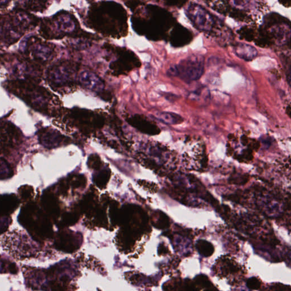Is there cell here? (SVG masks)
Here are the masks:
<instances>
[{"label": "cell", "mask_w": 291, "mask_h": 291, "mask_svg": "<svg viewBox=\"0 0 291 291\" xmlns=\"http://www.w3.org/2000/svg\"><path fill=\"white\" fill-rule=\"evenodd\" d=\"M192 38V33L190 31L182 26H179L173 31L171 42L175 46H183L189 44Z\"/></svg>", "instance_id": "8"}, {"label": "cell", "mask_w": 291, "mask_h": 291, "mask_svg": "<svg viewBox=\"0 0 291 291\" xmlns=\"http://www.w3.org/2000/svg\"><path fill=\"white\" fill-rule=\"evenodd\" d=\"M74 71L66 65L55 66L51 68L48 74L51 84L55 87H62L69 83L72 78Z\"/></svg>", "instance_id": "4"}, {"label": "cell", "mask_w": 291, "mask_h": 291, "mask_svg": "<svg viewBox=\"0 0 291 291\" xmlns=\"http://www.w3.org/2000/svg\"><path fill=\"white\" fill-rule=\"evenodd\" d=\"M9 2V0H0V7L6 5Z\"/></svg>", "instance_id": "18"}, {"label": "cell", "mask_w": 291, "mask_h": 291, "mask_svg": "<svg viewBox=\"0 0 291 291\" xmlns=\"http://www.w3.org/2000/svg\"><path fill=\"white\" fill-rule=\"evenodd\" d=\"M0 246L12 258L19 260L36 258L41 250L39 243L25 230L17 229L0 237Z\"/></svg>", "instance_id": "1"}, {"label": "cell", "mask_w": 291, "mask_h": 291, "mask_svg": "<svg viewBox=\"0 0 291 291\" xmlns=\"http://www.w3.org/2000/svg\"><path fill=\"white\" fill-rule=\"evenodd\" d=\"M156 118L162 122L168 125H177L183 122V119L176 113L171 112H160L156 114Z\"/></svg>", "instance_id": "10"}, {"label": "cell", "mask_w": 291, "mask_h": 291, "mask_svg": "<svg viewBox=\"0 0 291 291\" xmlns=\"http://www.w3.org/2000/svg\"><path fill=\"white\" fill-rule=\"evenodd\" d=\"M14 126L7 123L0 124V151L11 148L18 139V135Z\"/></svg>", "instance_id": "6"}, {"label": "cell", "mask_w": 291, "mask_h": 291, "mask_svg": "<svg viewBox=\"0 0 291 291\" xmlns=\"http://www.w3.org/2000/svg\"><path fill=\"white\" fill-rule=\"evenodd\" d=\"M187 15L195 27L202 31H211L214 25L212 17L202 7L191 4L188 8Z\"/></svg>", "instance_id": "3"}, {"label": "cell", "mask_w": 291, "mask_h": 291, "mask_svg": "<svg viewBox=\"0 0 291 291\" xmlns=\"http://www.w3.org/2000/svg\"><path fill=\"white\" fill-rule=\"evenodd\" d=\"M204 71V58L200 55H192L183 60L178 66L170 68L168 73L171 76H179L189 83L200 79Z\"/></svg>", "instance_id": "2"}, {"label": "cell", "mask_w": 291, "mask_h": 291, "mask_svg": "<svg viewBox=\"0 0 291 291\" xmlns=\"http://www.w3.org/2000/svg\"><path fill=\"white\" fill-rule=\"evenodd\" d=\"M196 249L199 254L205 257L211 256L214 252V247L211 243L207 241L199 240L196 244Z\"/></svg>", "instance_id": "13"}, {"label": "cell", "mask_w": 291, "mask_h": 291, "mask_svg": "<svg viewBox=\"0 0 291 291\" xmlns=\"http://www.w3.org/2000/svg\"><path fill=\"white\" fill-rule=\"evenodd\" d=\"M234 52L237 57L246 61H252L258 55V51L254 47L242 43L235 46Z\"/></svg>", "instance_id": "9"}, {"label": "cell", "mask_w": 291, "mask_h": 291, "mask_svg": "<svg viewBox=\"0 0 291 291\" xmlns=\"http://www.w3.org/2000/svg\"><path fill=\"white\" fill-rule=\"evenodd\" d=\"M43 144L46 147H57L62 141V135L55 131H49L46 135L43 136Z\"/></svg>", "instance_id": "11"}, {"label": "cell", "mask_w": 291, "mask_h": 291, "mask_svg": "<svg viewBox=\"0 0 291 291\" xmlns=\"http://www.w3.org/2000/svg\"><path fill=\"white\" fill-rule=\"evenodd\" d=\"M128 122L136 129L140 131L151 135L156 134L158 132V129L155 125H154L151 121L147 120L142 116L139 115H136L129 118Z\"/></svg>", "instance_id": "7"}, {"label": "cell", "mask_w": 291, "mask_h": 291, "mask_svg": "<svg viewBox=\"0 0 291 291\" xmlns=\"http://www.w3.org/2000/svg\"><path fill=\"white\" fill-rule=\"evenodd\" d=\"M79 80L85 88L96 92H101L105 88L103 81L95 73L89 71H84L80 73Z\"/></svg>", "instance_id": "5"}, {"label": "cell", "mask_w": 291, "mask_h": 291, "mask_svg": "<svg viewBox=\"0 0 291 291\" xmlns=\"http://www.w3.org/2000/svg\"><path fill=\"white\" fill-rule=\"evenodd\" d=\"M224 265L223 272L228 274V273H235L237 272V267L236 265L233 264L230 261H226Z\"/></svg>", "instance_id": "15"}, {"label": "cell", "mask_w": 291, "mask_h": 291, "mask_svg": "<svg viewBox=\"0 0 291 291\" xmlns=\"http://www.w3.org/2000/svg\"><path fill=\"white\" fill-rule=\"evenodd\" d=\"M71 22L69 19H68L66 16H61L59 17L57 23L58 27L61 28L63 31H67V30H70V24Z\"/></svg>", "instance_id": "14"}, {"label": "cell", "mask_w": 291, "mask_h": 291, "mask_svg": "<svg viewBox=\"0 0 291 291\" xmlns=\"http://www.w3.org/2000/svg\"><path fill=\"white\" fill-rule=\"evenodd\" d=\"M283 4V5H288L289 6L290 4V0H279Z\"/></svg>", "instance_id": "17"}, {"label": "cell", "mask_w": 291, "mask_h": 291, "mask_svg": "<svg viewBox=\"0 0 291 291\" xmlns=\"http://www.w3.org/2000/svg\"><path fill=\"white\" fill-rule=\"evenodd\" d=\"M33 53L34 57L44 61H48L52 56V51L48 47L44 45H36Z\"/></svg>", "instance_id": "12"}, {"label": "cell", "mask_w": 291, "mask_h": 291, "mask_svg": "<svg viewBox=\"0 0 291 291\" xmlns=\"http://www.w3.org/2000/svg\"><path fill=\"white\" fill-rule=\"evenodd\" d=\"M246 285L248 288L251 290L258 289L260 286V283L257 278L252 277L247 281Z\"/></svg>", "instance_id": "16"}]
</instances>
